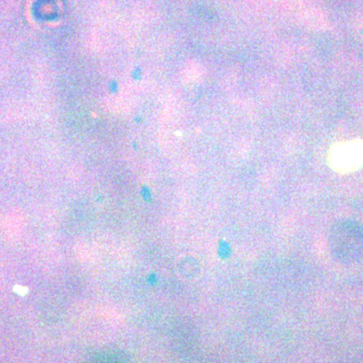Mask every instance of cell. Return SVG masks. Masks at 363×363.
<instances>
[{"label": "cell", "mask_w": 363, "mask_h": 363, "mask_svg": "<svg viewBox=\"0 0 363 363\" xmlns=\"http://www.w3.org/2000/svg\"><path fill=\"white\" fill-rule=\"evenodd\" d=\"M329 164L340 174H350L363 168V140L334 143L328 155Z\"/></svg>", "instance_id": "obj_1"}]
</instances>
